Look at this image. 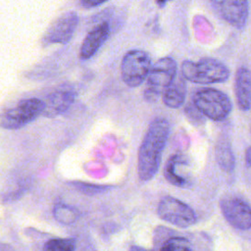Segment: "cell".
Instances as JSON below:
<instances>
[{"mask_svg":"<svg viewBox=\"0 0 251 251\" xmlns=\"http://www.w3.org/2000/svg\"><path fill=\"white\" fill-rule=\"evenodd\" d=\"M169 134L168 120L156 118L150 123L138 150L137 172L141 180H150L156 176Z\"/></svg>","mask_w":251,"mask_h":251,"instance_id":"obj_1","label":"cell"},{"mask_svg":"<svg viewBox=\"0 0 251 251\" xmlns=\"http://www.w3.org/2000/svg\"><path fill=\"white\" fill-rule=\"evenodd\" d=\"M181 75L185 79L194 83L213 84L226 81L229 77V70L217 59L203 58L197 62L183 61Z\"/></svg>","mask_w":251,"mask_h":251,"instance_id":"obj_2","label":"cell"},{"mask_svg":"<svg viewBox=\"0 0 251 251\" xmlns=\"http://www.w3.org/2000/svg\"><path fill=\"white\" fill-rule=\"evenodd\" d=\"M193 104L202 115L214 121L225 120L232 110L229 97L215 88L198 90L194 94Z\"/></svg>","mask_w":251,"mask_h":251,"instance_id":"obj_3","label":"cell"},{"mask_svg":"<svg viewBox=\"0 0 251 251\" xmlns=\"http://www.w3.org/2000/svg\"><path fill=\"white\" fill-rule=\"evenodd\" d=\"M177 66L171 57H164L156 61L147 75V85L144 90V98L148 101H156L164 88L176 75Z\"/></svg>","mask_w":251,"mask_h":251,"instance_id":"obj_4","label":"cell"},{"mask_svg":"<svg viewBox=\"0 0 251 251\" xmlns=\"http://www.w3.org/2000/svg\"><path fill=\"white\" fill-rule=\"evenodd\" d=\"M151 58L143 50H129L121 63V75L124 82L129 87L139 86L147 77L151 69Z\"/></svg>","mask_w":251,"mask_h":251,"instance_id":"obj_5","label":"cell"},{"mask_svg":"<svg viewBox=\"0 0 251 251\" xmlns=\"http://www.w3.org/2000/svg\"><path fill=\"white\" fill-rule=\"evenodd\" d=\"M44 102L38 98L22 100L0 117V126L7 129H18L42 115Z\"/></svg>","mask_w":251,"mask_h":251,"instance_id":"obj_6","label":"cell"},{"mask_svg":"<svg viewBox=\"0 0 251 251\" xmlns=\"http://www.w3.org/2000/svg\"><path fill=\"white\" fill-rule=\"evenodd\" d=\"M157 214L163 221L178 227H188L197 222L194 210L184 202L172 196H166L160 200Z\"/></svg>","mask_w":251,"mask_h":251,"instance_id":"obj_7","label":"cell"},{"mask_svg":"<svg viewBox=\"0 0 251 251\" xmlns=\"http://www.w3.org/2000/svg\"><path fill=\"white\" fill-rule=\"evenodd\" d=\"M222 214L227 223L241 230L251 228V206L236 195H226L220 201Z\"/></svg>","mask_w":251,"mask_h":251,"instance_id":"obj_8","label":"cell"},{"mask_svg":"<svg viewBox=\"0 0 251 251\" xmlns=\"http://www.w3.org/2000/svg\"><path fill=\"white\" fill-rule=\"evenodd\" d=\"M217 14L227 24L242 28L249 15V0H211Z\"/></svg>","mask_w":251,"mask_h":251,"instance_id":"obj_9","label":"cell"},{"mask_svg":"<svg viewBox=\"0 0 251 251\" xmlns=\"http://www.w3.org/2000/svg\"><path fill=\"white\" fill-rule=\"evenodd\" d=\"M78 23V17L75 12L64 14L51 25L44 37L49 43H67L72 38Z\"/></svg>","mask_w":251,"mask_h":251,"instance_id":"obj_10","label":"cell"},{"mask_svg":"<svg viewBox=\"0 0 251 251\" xmlns=\"http://www.w3.org/2000/svg\"><path fill=\"white\" fill-rule=\"evenodd\" d=\"M110 34V25L107 22L99 24L91 29L84 38L80 47V58L86 60L91 58L105 43Z\"/></svg>","mask_w":251,"mask_h":251,"instance_id":"obj_11","label":"cell"},{"mask_svg":"<svg viewBox=\"0 0 251 251\" xmlns=\"http://www.w3.org/2000/svg\"><path fill=\"white\" fill-rule=\"evenodd\" d=\"M75 92L71 89H59L51 93L46 102L42 115L46 117H55L65 112L75 100Z\"/></svg>","mask_w":251,"mask_h":251,"instance_id":"obj_12","label":"cell"},{"mask_svg":"<svg viewBox=\"0 0 251 251\" xmlns=\"http://www.w3.org/2000/svg\"><path fill=\"white\" fill-rule=\"evenodd\" d=\"M234 93L238 107L242 111L249 110L251 106V73L244 67L236 71Z\"/></svg>","mask_w":251,"mask_h":251,"instance_id":"obj_13","label":"cell"},{"mask_svg":"<svg viewBox=\"0 0 251 251\" xmlns=\"http://www.w3.org/2000/svg\"><path fill=\"white\" fill-rule=\"evenodd\" d=\"M186 96V82L183 75H177L174 79L164 88L162 98L164 104L173 109L179 108L185 100Z\"/></svg>","mask_w":251,"mask_h":251,"instance_id":"obj_14","label":"cell"},{"mask_svg":"<svg viewBox=\"0 0 251 251\" xmlns=\"http://www.w3.org/2000/svg\"><path fill=\"white\" fill-rule=\"evenodd\" d=\"M186 161L185 156L182 154H175L170 157L165 166L164 176L171 184L177 187H186L189 185L188 177L179 174V168Z\"/></svg>","mask_w":251,"mask_h":251,"instance_id":"obj_15","label":"cell"},{"mask_svg":"<svg viewBox=\"0 0 251 251\" xmlns=\"http://www.w3.org/2000/svg\"><path fill=\"white\" fill-rule=\"evenodd\" d=\"M216 159L219 166L225 172L230 173L235 166V159L230 142L226 136L220 137L216 145Z\"/></svg>","mask_w":251,"mask_h":251,"instance_id":"obj_16","label":"cell"},{"mask_svg":"<svg viewBox=\"0 0 251 251\" xmlns=\"http://www.w3.org/2000/svg\"><path fill=\"white\" fill-rule=\"evenodd\" d=\"M54 218L63 225H71L78 219V211L67 204L58 203L53 210Z\"/></svg>","mask_w":251,"mask_h":251,"instance_id":"obj_17","label":"cell"},{"mask_svg":"<svg viewBox=\"0 0 251 251\" xmlns=\"http://www.w3.org/2000/svg\"><path fill=\"white\" fill-rule=\"evenodd\" d=\"M75 246L74 238H52L44 244L43 251H75Z\"/></svg>","mask_w":251,"mask_h":251,"instance_id":"obj_18","label":"cell"},{"mask_svg":"<svg viewBox=\"0 0 251 251\" xmlns=\"http://www.w3.org/2000/svg\"><path fill=\"white\" fill-rule=\"evenodd\" d=\"M160 251H193V249L186 238L172 237L162 244Z\"/></svg>","mask_w":251,"mask_h":251,"instance_id":"obj_19","label":"cell"},{"mask_svg":"<svg viewBox=\"0 0 251 251\" xmlns=\"http://www.w3.org/2000/svg\"><path fill=\"white\" fill-rule=\"evenodd\" d=\"M106 1L107 0H80V3L84 8H93L105 3Z\"/></svg>","mask_w":251,"mask_h":251,"instance_id":"obj_20","label":"cell"},{"mask_svg":"<svg viewBox=\"0 0 251 251\" xmlns=\"http://www.w3.org/2000/svg\"><path fill=\"white\" fill-rule=\"evenodd\" d=\"M245 160H246V165H247L248 167H251V146L246 149Z\"/></svg>","mask_w":251,"mask_h":251,"instance_id":"obj_21","label":"cell"},{"mask_svg":"<svg viewBox=\"0 0 251 251\" xmlns=\"http://www.w3.org/2000/svg\"><path fill=\"white\" fill-rule=\"evenodd\" d=\"M130 251H152V250H149V249H146V248H143L141 246H137V245H133L130 247Z\"/></svg>","mask_w":251,"mask_h":251,"instance_id":"obj_22","label":"cell"},{"mask_svg":"<svg viewBox=\"0 0 251 251\" xmlns=\"http://www.w3.org/2000/svg\"><path fill=\"white\" fill-rule=\"evenodd\" d=\"M172 0H156V4L160 7V8H163L168 2H170Z\"/></svg>","mask_w":251,"mask_h":251,"instance_id":"obj_23","label":"cell"}]
</instances>
